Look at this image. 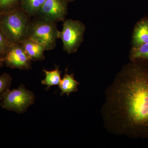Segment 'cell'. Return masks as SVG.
I'll return each instance as SVG.
<instances>
[{
    "mask_svg": "<svg viewBox=\"0 0 148 148\" xmlns=\"http://www.w3.org/2000/svg\"><path fill=\"white\" fill-rule=\"evenodd\" d=\"M110 133L148 139V60H130L107 88L101 110Z\"/></svg>",
    "mask_w": 148,
    "mask_h": 148,
    "instance_id": "cell-1",
    "label": "cell"
},
{
    "mask_svg": "<svg viewBox=\"0 0 148 148\" xmlns=\"http://www.w3.org/2000/svg\"><path fill=\"white\" fill-rule=\"evenodd\" d=\"M30 16L18 7L0 14V28L12 44H21L27 38Z\"/></svg>",
    "mask_w": 148,
    "mask_h": 148,
    "instance_id": "cell-2",
    "label": "cell"
},
{
    "mask_svg": "<svg viewBox=\"0 0 148 148\" xmlns=\"http://www.w3.org/2000/svg\"><path fill=\"white\" fill-rule=\"evenodd\" d=\"M59 32L56 22L35 18L30 22L27 38L42 45L46 50L49 51L56 46Z\"/></svg>",
    "mask_w": 148,
    "mask_h": 148,
    "instance_id": "cell-3",
    "label": "cell"
},
{
    "mask_svg": "<svg viewBox=\"0 0 148 148\" xmlns=\"http://www.w3.org/2000/svg\"><path fill=\"white\" fill-rule=\"evenodd\" d=\"M0 101V105L3 109L23 114L34 104L35 96L34 92L21 84L18 88L9 89Z\"/></svg>",
    "mask_w": 148,
    "mask_h": 148,
    "instance_id": "cell-4",
    "label": "cell"
},
{
    "mask_svg": "<svg viewBox=\"0 0 148 148\" xmlns=\"http://www.w3.org/2000/svg\"><path fill=\"white\" fill-rule=\"evenodd\" d=\"M64 21L59 38L62 40L65 51L69 54L75 53L83 41L85 26L79 20L69 19Z\"/></svg>",
    "mask_w": 148,
    "mask_h": 148,
    "instance_id": "cell-5",
    "label": "cell"
},
{
    "mask_svg": "<svg viewBox=\"0 0 148 148\" xmlns=\"http://www.w3.org/2000/svg\"><path fill=\"white\" fill-rule=\"evenodd\" d=\"M67 14L66 1L64 0H46L35 18L56 22L64 21Z\"/></svg>",
    "mask_w": 148,
    "mask_h": 148,
    "instance_id": "cell-6",
    "label": "cell"
},
{
    "mask_svg": "<svg viewBox=\"0 0 148 148\" xmlns=\"http://www.w3.org/2000/svg\"><path fill=\"white\" fill-rule=\"evenodd\" d=\"M7 67L13 69L29 70L32 69V60L21 44H12L3 57Z\"/></svg>",
    "mask_w": 148,
    "mask_h": 148,
    "instance_id": "cell-7",
    "label": "cell"
},
{
    "mask_svg": "<svg viewBox=\"0 0 148 148\" xmlns=\"http://www.w3.org/2000/svg\"><path fill=\"white\" fill-rule=\"evenodd\" d=\"M21 44L32 61L44 60V52L46 49L42 45L28 38L23 40Z\"/></svg>",
    "mask_w": 148,
    "mask_h": 148,
    "instance_id": "cell-8",
    "label": "cell"
},
{
    "mask_svg": "<svg viewBox=\"0 0 148 148\" xmlns=\"http://www.w3.org/2000/svg\"><path fill=\"white\" fill-rule=\"evenodd\" d=\"M132 47L148 43V17H145L135 25L132 38Z\"/></svg>",
    "mask_w": 148,
    "mask_h": 148,
    "instance_id": "cell-9",
    "label": "cell"
},
{
    "mask_svg": "<svg viewBox=\"0 0 148 148\" xmlns=\"http://www.w3.org/2000/svg\"><path fill=\"white\" fill-rule=\"evenodd\" d=\"M79 84V83L75 79L73 74L66 73L58 85L61 90V96L65 94L69 96L72 92H76L78 90V86Z\"/></svg>",
    "mask_w": 148,
    "mask_h": 148,
    "instance_id": "cell-10",
    "label": "cell"
},
{
    "mask_svg": "<svg viewBox=\"0 0 148 148\" xmlns=\"http://www.w3.org/2000/svg\"><path fill=\"white\" fill-rule=\"evenodd\" d=\"M43 71L45 74V78L41 81V84L47 86V90H49L50 87L58 85L61 82V72L58 66H56L54 70L47 71L44 69Z\"/></svg>",
    "mask_w": 148,
    "mask_h": 148,
    "instance_id": "cell-11",
    "label": "cell"
},
{
    "mask_svg": "<svg viewBox=\"0 0 148 148\" xmlns=\"http://www.w3.org/2000/svg\"><path fill=\"white\" fill-rule=\"evenodd\" d=\"M46 0H22V9L29 16H34Z\"/></svg>",
    "mask_w": 148,
    "mask_h": 148,
    "instance_id": "cell-12",
    "label": "cell"
},
{
    "mask_svg": "<svg viewBox=\"0 0 148 148\" xmlns=\"http://www.w3.org/2000/svg\"><path fill=\"white\" fill-rule=\"evenodd\" d=\"M129 58L130 60L138 58L148 60V43L136 47H132Z\"/></svg>",
    "mask_w": 148,
    "mask_h": 148,
    "instance_id": "cell-13",
    "label": "cell"
},
{
    "mask_svg": "<svg viewBox=\"0 0 148 148\" xmlns=\"http://www.w3.org/2000/svg\"><path fill=\"white\" fill-rule=\"evenodd\" d=\"M12 78L7 73L0 75V100L10 89Z\"/></svg>",
    "mask_w": 148,
    "mask_h": 148,
    "instance_id": "cell-14",
    "label": "cell"
},
{
    "mask_svg": "<svg viewBox=\"0 0 148 148\" xmlns=\"http://www.w3.org/2000/svg\"><path fill=\"white\" fill-rule=\"evenodd\" d=\"M18 0H0V14L17 8Z\"/></svg>",
    "mask_w": 148,
    "mask_h": 148,
    "instance_id": "cell-15",
    "label": "cell"
},
{
    "mask_svg": "<svg viewBox=\"0 0 148 148\" xmlns=\"http://www.w3.org/2000/svg\"><path fill=\"white\" fill-rule=\"evenodd\" d=\"M12 45L0 28V56L4 57Z\"/></svg>",
    "mask_w": 148,
    "mask_h": 148,
    "instance_id": "cell-16",
    "label": "cell"
},
{
    "mask_svg": "<svg viewBox=\"0 0 148 148\" xmlns=\"http://www.w3.org/2000/svg\"><path fill=\"white\" fill-rule=\"evenodd\" d=\"M4 62L3 57L0 56V68L3 67L4 65Z\"/></svg>",
    "mask_w": 148,
    "mask_h": 148,
    "instance_id": "cell-17",
    "label": "cell"
},
{
    "mask_svg": "<svg viewBox=\"0 0 148 148\" xmlns=\"http://www.w3.org/2000/svg\"><path fill=\"white\" fill-rule=\"evenodd\" d=\"M64 1H73V0H64Z\"/></svg>",
    "mask_w": 148,
    "mask_h": 148,
    "instance_id": "cell-18",
    "label": "cell"
}]
</instances>
